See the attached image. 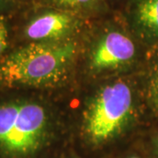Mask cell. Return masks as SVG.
<instances>
[{
	"label": "cell",
	"mask_w": 158,
	"mask_h": 158,
	"mask_svg": "<svg viewBox=\"0 0 158 158\" xmlns=\"http://www.w3.org/2000/svg\"><path fill=\"white\" fill-rule=\"evenodd\" d=\"M54 129V115L42 98L0 90V158H41Z\"/></svg>",
	"instance_id": "obj_1"
},
{
	"label": "cell",
	"mask_w": 158,
	"mask_h": 158,
	"mask_svg": "<svg viewBox=\"0 0 158 158\" xmlns=\"http://www.w3.org/2000/svg\"><path fill=\"white\" fill-rule=\"evenodd\" d=\"M77 52L70 40L26 42L8 50L0 59V90L56 85L68 75Z\"/></svg>",
	"instance_id": "obj_2"
},
{
	"label": "cell",
	"mask_w": 158,
	"mask_h": 158,
	"mask_svg": "<svg viewBox=\"0 0 158 158\" xmlns=\"http://www.w3.org/2000/svg\"><path fill=\"white\" fill-rule=\"evenodd\" d=\"M137 98L132 85L117 79L100 86L86 103L82 132L92 145H103L124 133L136 117Z\"/></svg>",
	"instance_id": "obj_3"
},
{
	"label": "cell",
	"mask_w": 158,
	"mask_h": 158,
	"mask_svg": "<svg viewBox=\"0 0 158 158\" xmlns=\"http://www.w3.org/2000/svg\"><path fill=\"white\" fill-rule=\"evenodd\" d=\"M137 57V47L129 35L117 27H107L90 46L87 68L94 76L112 74L132 66Z\"/></svg>",
	"instance_id": "obj_4"
},
{
	"label": "cell",
	"mask_w": 158,
	"mask_h": 158,
	"mask_svg": "<svg viewBox=\"0 0 158 158\" xmlns=\"http://www.w3.org/2000/svg\"><path fill=\"white\" fill-rule=\"evenodd\" d=\"M81 26L78 16L59 9L36 14L29 19L23 30L27 42L67 40Z\"/></svg>",
	"instance_id": "obj_5"
},
{
	"label": "cell",
	"mask_w": 158,
	"mask_h": 158,
	"mask_svg": "<svg viewBox=\"0 0 158 158\" xmlns=\"http://www.w3.org/2000/svg\"><path fill=\"white\" fill-rule=\"evenodd\" d=\"M127 20L138 39L150 48L158 47V0H132Z\"/></svg>",
	"instance_id": "obj_6"
},
{
	"label": "cell",
	"mask_w": 158,
	"mask_h": 158,
	"mask_svg": "<svg viewBox=\"0 0 158 158\" xmlns=\"http://www.w3.org/2000/svg\"><path fill=\"white\" fill-rule=\"evenodd\" d=\"M144 95L148 106L158 119V47L152 48L145 75Z\"/></svg>",
	"instance_id": "obj_7"
},
{
	"label": "cell",
	"mask_w": 158,
	"mask_h": 158,
	"mask_svg": "<svg viewBox=\"0 0 158 158\" xmlns=\"http://www.w3.org/2000/svg\"><path fill=\"white\" fill-rule=\"evenodd\" d=\"M53 6L73 13L98 11L102 6L101 0H48Z\"/></svg>",
	"instance_id": "obj_8"
},
{
	"label": "cell",
	"mask_w": 158,
	"mask_h": 158,
	"mask_svg": "<svg viewBox=\"0 0 158 158\" xmlns=\"http://www.w3.org/2000/svg\"><path fill=\"white\" fill-rule=\"evenodd\" d=\"M10 33L6 22L0 18V59L9 50Z\"/></svg>",
	"instance_id": "obj_9"
},
{
	"label": "cell",
	"mask_w": 158,
	"mask_h": 158,
	"mask_svg": "<svg viewBox=\"0 0 158 158\" xmlns=\"http://www.w3.org/2000/svg\"><path fill=\"white\" fill-rule=\"evenodd\" d=\"M151 153L154 158H158V130L154 131L150 139Z\"/></svg>",
	"instance_id": "obj_10"
},
{
	"label": "cell",
	"mask_w": 158,
	"mask_h": 158,
	"mask_svg": "<svg viewBox=\"0 0 158 158\" xmlns=\"http://www.w3.org/2000/svg\"><path fill=\"white\" fill-rule=\"evenodd\" d=\"M7 1H8V0H0V9H1V8H3L4 6H6Z\"/></svg>",
	"instance_id": "obj_11"
},
{
	"label": "cell",
	"mask_w": 158,
	"mask_h": 158,
	"mask_svg": "<svg viewBox=\"0 0 158 158\" xmlns=\"http://www.w3.org/2000/svg\"><path fill=\"white\" fill-rule=\"evenodd\" d=\"M127 158H142L141 156H137V155H132V156H129Z\"/></svg>",
	"instance_id": "obj_12"
}]
</instances>
